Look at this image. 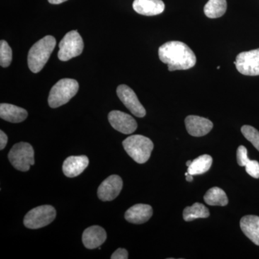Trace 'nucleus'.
<instances>
[{
  "instance_id": "1",
  "label": "nucleus",
  "mask_w": 259,
  "mask_h": 259,
  "mask_svg": "<svg viewBox=\"0 0 259 259\" xmlns=\"http://www.w3.org/2000/svg\"><path fill=\"white\" fill-rule=\"evenodd\" d=\"M160 60L168 66V71L187 70L196 64L195 54L187 44L180 41H169L158 49Z\"/></svg>"
},
{
  "instance_id": "2",
  "label": "nucleus",
  "mask_w": 259,
  "mask_h": 259,
  "mask_svg": "<svg viewBox=\"0 0 259 259\" xmlns=\"http://www.w3.org/2000/svg\"><path fill=\"white\" fill-rule=\"evenodd\" d=\"M55 37L47 35L35 42L28 52L29 69L33 73H38L45 66L55 49Z\"/></svg>"
},
{
  "instance_id": "3",
  "label": "nucleus",
  "mask_w": 259,
  "mask_h": 259,
  "mask_svg": "<svg viewBox=\"0 0 259 259\" xmlns=\"http://www.w3.org/2000/svg\"><path fill=\"white\" fill-rule=\"evenodd\" d=\"M122 145L127 154L141 164L148 161L153 150L151 140L141 135L129 136L124 140Z\"/></svg>"
},
{
  "instance_id": "4",
  "label": "nucleus",
  "mask_w": 259,
  "mask_h": 259,
  "mask_svg": "<svg viewBox=\"0 0 259 259\" xmlns=\"http://www.w3.org/2000/svg\"><path fill=\"white\" fill-rule=\"evenodd\" d=\"M79 90V83L72 79L59 80L51 88L49 96V105L51 108H57L65 105L74 97Z\"/></svg>"
},
{
  "instance_id": "5",
  "label": "nucleus",
  "mask_w": 259,
  "mask_h": 259,
  "mask_svg": "<svg viewBox=\"0 0 259 259\" xmlns=\"http://www.w3.org/2000/svg\"><path fill=\"white\" fill-rule=\"evenodd\" d=\"M8 158L13 167L20 171H29L30 166L35 163L34 150L28 143L20 142L14 145Z\"/></svg>"
},
{
  "instance_id": "6",
  "label": "nucleus",
  "mask_w": 259,
  "mask_h": 259,
  "mask_svg": "<svg viewBox=\"0 0 259 259\" xmlns=\"http://www.w3.org/2000/svg\"><path fill=\"white\" fill-rule=\"evenodd\" d=\"M56 216V209L53 206H39L27 213L24 218V225L29 229H39L51 224Z\"/></svg>"
},
{
  "instance_id": "7",
  "label": "nucleus",
  "mask_w": 259,
  "mask_h": 259,
  "mask_svg": "<svg viewBox=\"0 0 259 259\" xmlns=\"http://www.w3.org/2000/svg\"><path fill=\"white\" fill-rule=\"evenodd\" d=\"M83 49V42L81 35L76 30H71L59 42L58 57L62 61H69L81 55Z\"/></svg>"
},
{
  "instance_id": "8",
  "label": "nucleus",
  "mask_w": 259,
  "mask_h": 259,
  "mask_svg": "<svg viewBox=\"0 0 259 259\" xmlns=\"http://www.w3.org/2000/svg\"><path fill=\"white\" fill-rule=\"evenodd\" d=\"M238 72L245 76L259 75V49L240 53L234 62Z\"/></svg>"
},
{
  "instance_id": "9",
  "label": "nucleus",
  "mask_w": 259,
  "mask_h": 259,
  "mask_svg": "<svg viewBox=\"0 0 259 259\" xmlns=\"http://www.w3.org/2000/svg\"><path fill=\"white\" fill-rule=\"evenodd\" d=\"M117 95L133 115L138 117H144L146 115V110L132 89L127 85L121 84L117 89Z\"/></svg>"
},
{
  "instance_id": "10",
  "label": "nucleus",
  "mask_w": 259,
  "mask_h": 259,
  "mask_svg": "<svg viewBox=\"0 0 259 259\" xmlns=\"http://www.w3.org/2000/svg\"><path fill=\"white\" fill-rule=\"evenodd\" d=\"M108 120L114 129L123 134H133L137 129V122L134 117L118 110L110 112L108 115Z\"/></svg>"
},
{
  "instance_id": "11",
  "label": "nucleus",
  "mask_w": 259,
  "mask_h": 259,
  "mask_svg": "<svg viewBox=\"0 0 259 259\" xmlns=\"http://www.w3.org/2000/svg\"><path fill=\"white\" fill-rule=\"evenodd\" d=\"M122 185V179L117 175L107 177L97 190L99 198L104 202L114 200L120 194Z\"/></svg>"
},
{
  "instance_id": "12",
  "label": "nucleus",
  "mask_w": 259,
  "mask_h": 259,
  "mask_svg": "<svg viewBox=\"0 0 259 259\" xmlns=\"http://www.w3.org/2000/svg\"><path fill=\"white\" fill-rule=\"evenodd\" d=\"M185 125L187 132L194 137L205 136L212 129L213 124L208 119L196 115L186 117Z\"/></svg>"
},
{
  "instance_id": "13",
  "label": "nucleus",
  "mask_w": 259,
  "mask_h": 259,
  "mask_svg": "<svg viewBox=\"0 0 259 259\" xmlns=\"http://www.w3.org/2000/svg\"><path fill=\"white\" fill-rule=\"evenodd\" d=\"M107 239V233L104 228L98 226H94L87 228L83 231L82 242L88 249L99 248L105 243Z\"/></svg>"
},
{
  "instance_id": "14",
  "label": "nucleus",
  "mask_w": 259,
  "mask_h": 259,
  "mask_svg": "<svg viewBox=\"0 0 259 259\" xmlns=\"http://www.w3.org/2000/svg\"><path fill=\"white\" fill-rule=\"evenodd\" d=\"M89 158L86 156H69L63 163L65 176L72 178L81 175L88 166Z\"/></svg>"
},
{
  "instance_id": "15",
  "label": "nucleus",
  "mask_w": 259,
  "mask_h": 259,
  "mask_svg": "<svg viewBox=\"0 0 259 259\" xmlns=\"http://www.w3.org/2000/svg\"><path fill=\"white\" fill-rule=\"evenodd\" d=\"M152 215L153 208L151 206L137 204L126 211L125 218L127 222L139 225L147 222Z\"/></svg>"
},
{
  "instance_id": "16",
  "label": "nucleus",
  "mask_w": 259,
  "mask_h": 259,
  "mask_svg": "<svg viewBox=\"0 0 259 259\" xmlns=\"http://www.w3.org/2000/svg\"><path fill=\"white\" fill-rule=\"evenodd\" d=\"M133 8L140 15L154 16L164 11L165 4L162 0H134Z\"/></svg>"
},
{
  "instance_id": "17",
  "label": "nucleus",
  "mask_w": 259,
  "mask_h": 259,
  "mask_svg": "<svg viewBox=\"0 0 259 259\" xmlns=\"http://www.w3.org/2000/svg\"><path fill=\"white\" fill-rule=\"evenodd\" d=\"M0 117L3 120L13 123L23 122L28 117V112L22 107L11 104L0 105Z\"/></svg>"
},
{
  "instance_id": "18",
  "label": "nucleus",
  "mask_w": 259,
  "mask_h": 259,
  "mask_svg": "<svg viewBox=\"0 0 259 259\" xmlns=\"http://www.w3.org/2000/svg\"><path fill=\"white\" fill-rule=\"evenodd\" d=\"M240 226L245 236L255 245H259L258 216H244L241 218Z\"/></svg>"
},
{
  "instance_id": "19",
  "label": "nucleus",
  "mask_w": 259,
  "mask_h": 259,
  "mask_svg": "<svg viewBox=\"0 0 259 259\" xmlns=\"http://www.w3.org/2000/svg\"><path fill=\"white\" fill-rule=\"evenodd\" d=\"M212 163V158L209 155H202L192 161L190 166L188 167V172L190 175H199L206 173Z\"/></svg>"
},
{
  "instance_id": "20",
  "label": "nucleus",
  "mask_w": 259,
  "mask_h": 259,
  "mask_svg": "<svg viewBox=\"0 0 259 259\" xmlns=\"http://www.w3.org/2000/svg\"><path fill=\"white\" fill-rule=\"evenodd\" d=\"M204 200L211 206H226L228 204V198L226 192L219 187H214L209 189L205 195Z\"/></svg>"
},
{
  "instance_id": "21",
  "label": "nucleus",
  "mask_w": 259,
  "mask_h": 259,
  "mask_svg": "<svg viewBox=\"0 0 259 259\" xmlns=\"http://www.w3.org/2000/svg\"><path fill=\"white\" fill-rule=\"evenodd\" d=\"M226 0H209L204 8V14L209 18H218L226 13Z\"/></svg>"
},
{
  "instance_id": "22",
  "label": "nucleus",
  "mask_w": 259,
  "mask_h": 259,
  "mask_svg": "<svg viewBox=\"0 0 259 259\" xmlns=\"http://www.w3.org/2000/svg\"><path fill=\"white\" fill-rule=\"evenodd\" d=\"M209 216V209L204 204L196 202L191 207H187L184 209L183 218L187 222L198 219L207 218Z\"/></svg>"
},
{
  "instance_id": "23",
  "label": "nucleus",
  "mask_w": 259,
  "mask_h": 259,
  "mask_svg": "<svg viewBox=\"0 0 259 259\" xmlns=\"http://www.w3.org/2000/svg\"><path fill=\"white\" fill-rule=\"evenodd\" d=\"M13 59V51L11 48L5 40L0 42V64L3 67L10 66Z\"/></svg>"
},
{
  "instance_id": "24",
  "label": "nucleus",
  "mask_w": 259,
  "mask_h": 259,
  "mask_svg": "<svg viewBox=\"0 0 259 259\" xmlns=\"http://www.w3.org/2000/svg\"><path fill=\"white\" fill-rule=\"evenodd\" d=\"M241 132L245 139L250 141L253 146L259 151V132L250 125H243Z\"/></svg>"
},
{
  "instance_id": "25",
  "label": "nucleus",
  "mask_w": 259,
  "mask_h": 259,
  "mask_svg": "<svg viewBox=\"0 0 259 259\" xmlns=\"http://www.w3.org/2000/svg\"><path fill=\"white\" fill-rule=\"evenodd\" d=\"M249 161L246 148L243 146H240L237 150V161H238V165L241 166H245V165Z\"/></svg>"
},
{
  "instance_id": "26",
  "label": "nucleus",
  "mask_w": 259,
  "mask_h": 259,
  "mask_svg": "<svg viewBox=\"0 0 259 259\" xmlns=\"http://www.w3.org/2000/svg\"><path fill=\"white\" fill-rule=\"evenodd\" d=\"M245 171L247 173L255 179L259 178V163L255 160H250L245 165Z\"/></svg>"
},
{
  "instance_id": "27",
  "label": "nucleus",
  "mask_w": 259,
  "mask_h": 259,
  "mask_svg": "<svg viewBox=\"0 0 259 259\" xmlns=\"http://www.w3.org/2000/svg\"><path fill=\"white\" fill-rule=\"evenodd\" d=\"M128 258V253L124 248H118L111 255V259H127Z\"/></svg>"
},
{
  "instance_id": "28",
  "label": "nucleus",
  "mask_w": 259,
  "mask_h": 259,
  "mask_svg": "<svg viewBox=\"0 0 259 259\" xmlns=\"http://www.w3.org/2000/svg\"><path fill=\"white\" fill-rule=\"evenodd\" d=\"M8 136L3 131H0V149L3 150L8 144Z\"/></svg>"
},
{
  "instance_id": "29",
  "label": "nucleus",
  "mask_w": 259,
  "mask_h": 259,
  "mask_svg": "<svg viewBox=\"0 0 259 259\" xmlns=\"http://www.w3.org/2000/svg\"><path fill=\"white\" fill-rule=\"evenodd\" d=\"M48 1H49V3H51V4L59 5L67 1V0H48Z\"/></svg>"
},
{
  "instance_id": "30",
  "label": "nucleus",
  "mask_w": 259,
  "mask_h": 259,
  "mask_svg": "<svg viewBox=\"0 0 259 259\" xmlns=\"http://www.w3.org/2000/svg\"><path fill=\"white\" fill-rule=\"evenodd\" d=\"M185 176L186 180H187V182H192V181L193 180V175H190L188 172H186Z\"/></svg>"
},
{
  "instance_id": "31",
  "label": "nucleus",
  "mask_w": 259,
  "mask_h": 259,
  "mask_svg": "<svg viewBox=\"0 0 259 259\" xmlns=\"http://www.w3.org/2000/svg\"><path fill=\"white\" fill-rule=\"evenodd\" d=\"M192 161H187V163H186V165H187V167H189L191 165V163H192Z\"/></svg>"
}]
</instances>
